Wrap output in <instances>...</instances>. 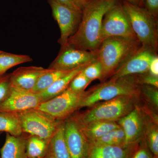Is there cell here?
<instances>
[{"instance_id": "6da1fadb", "label": "cell", "mask_w": 158, "mask_h": 158, "mask_svg": "<svg viewBox=\"0 0 158 158\" xmlns=\"http://www.w3.org/2000/svg\"><path fill=\"white\" fill-rule=\"evenodd\" d=\"M118 0H90L82 9L81 19L76 31L66 46L97 52L102 43L101 31L104 16L116 6Z\"/></svg>"}, {"instance_id": "7a4b0ae2", "label": "cell", "mask_w": 158, "mask_h": 158, "mask_svg": "<svg viewBox=\"0 0 158 158\" xmlns=\"http://www.w3.org/2000/svg\"><path fill=\"white\" fill-rule=\"evenodd\" d=\"M141 46L136 39L112 37L104 40L96 52L102 68L101 81L111 77Z\"/></svg>"}, {"instance_id": "3957f363", "label": "cell", "mask_w": 158, "mask_h": 158, "mask_svg": "<svg viewBox=\"0 0 158 158\" xmlns=\"http://www.w3.org/2000/svg\"><path fill=\"white\" fill-rule=\"evenodd\" d=\"M120 4L141 45L157 52L158 42L156 18L141 6L124 0Z\"/></svg>"}, {"instance_id": "277c9868", "label": "cell", "mask_w": 158, "mask_h": 158, "mask_svg": "<svg viewBox=\"0 0 158 158\" xmlns=\"http://www.w3.org/2000/svg\"><path fill=\"white\" fill-rule=\"evenodd\" d=\"M140 90L135 75L110 80L97 86L91 91H87L82 99L79 109L91 107L98 102L110 100L123 95L136 98Z\"/></svg>"}, {"instance_id": "5b68a950", "label": "cell", "mask_w": 158, "mask_h": 158, "mask_svg": "<svg viewBox=\"0 0 158 158\" xmlns=\"http://www.w3.org/2000/svg\"><path fill=\"white\" fill-rule=\"evenodd\" d=\"M120 96L103 102L93 105L90 110L73 117L79 124L96 121H118L134 110V98Z\"/></svg>"}, {"instance_id": "8992f818", "label": "cell", "mask_w": 158, "mask_h": 158, "mask_svg": "<svg viewBox=\"0 0 158 158\" xmlns=\"http://www.w3.org/2000/svg\"><path fill=\"white\" fill-rule=\"evenodd\" d=\"M17 113L23 134L37 136L49 142L62 122L37 108Z\"/></svg>"}, {"instance_id": "52a82bcc", "label": "cell", "mask_w": 158, "mask_h": 158, "mask_svg": "<svg viewBox=\"0 0 158 158\" xmlns=\"http://www.w3.org/2000/svg\"><path fill=\"white\" fill-rule=\"evenodd\" d=\"M86 93L85 91L75 92L68 88L52 98L40 103L37 109L62 121L79 109Z\"/></svg>"}, {"instance_id": "ba28073f", "label": "cell", "mask_w": 158, "mask_h": 158, "mask_svg": "<svg viewBox=\"0 0 158 158\" xmlns=\"http://www.w3.org/2000/svg\"><path fill=\"white\" fill-rule=\"evenodd\" d=\"M112 37L137 39L120 3H117L110 9L103 19L102 42L104 40Z\"/></svg>"}, {"instance_id": "9c48e42d", "label": "cell", "mask_w": 158, "mask_h": 158, "mask_svg": "<svg viewBox=\"0 0 158 158\" xmlns=\"http://www.w3.org/2000/svg\"><path fill=\"white\" fill-rule=\"evenodd\" d=\"M48 2L60 29V37L58 43L61 48L64 47L77 29L81 19L82 11L70 9L55 0H48Z\"/></svg>"}, {"instance_id": "30bf717a", "label": "cell", "mask_w": 158, "mask_h": 158, "mask_svg": "<svg viewBox=\"0 0 158 158\" xmlns=\"http://www.w3.org/2000/svg\"><path fill=\"white\" fill-rule=\"evenodd\" d=\"M97 59V53L65 46L61 48L56 58L48 69L56 70H71L91 63Z\"/></svg>"}, {"instance_id": "8fae6325", "label": "cell", "mask_w": 158, "mask_h": 158, "mask_svg": "<svg viewBox=\"0 0 158 158\" xmlns=\"http://www.w3.org/2000/svg\"><path fill=\"white\" fill-rule=\"evenodd\" d=\"M156 55V52L152 49L141 46L112 75L110 80L148 72L150 62Z\"/></svg>"}, {"instance_id": "7c38bea8", "label": "cell", "mask_w": 158, "mask_h": 158, "mask_svg": "<svg viewBox=\"0 0 158 158\" xmlns=\"http://www.w3.org/2000/svg\"><path fill=\"white\" fill-rule=\"evenodd\" d=\"M41 102L38 93L22 90L12 86L9 96L0 104V111L20 113L37 108Z\"/></svg>"}, {"instance_id": "4fadbf2b", "label": "cell", "mask_w": 158, "mask_h": 158, "mask_svg": "<svg viewBox=\"0 0 158 158\" xmlns=\"http://www.w3.org/2000/svg\"><path fill=\"white\" fill-rule=\"evenodd\" d=\"M63 122L65 143L72 158H85L89 143L73 116Z\"/></svg>"}, {"instance_id": "5bb4252c", "label": "cell", "mask_w": 158, "mask_h": 158, "mask_svg": "<svg viewBox=\"0 0 158 158\" xmlns=\"http://www.w3.org/2000/svg\"><path fill=\"white\" fill-rule=\"evenodd\" d=\"M49 70L40 66L19 67L10 73L11 85L15 88L31 91L40 77Z\"/></svg>"}, {"instance_id": "9a60e30c", "label": "cell", "mask_w": 158, "mask_h": 158, "mask_svg": "<svg viewBox=\"0 0 158 158\" xmlns=\"http://www.w3.org/2000/svg\"><path fill=\"white\" fill-rule=\"evenodd\" d=\"M137 148V143L120 146L89 144L85 158H130Z\"/></svg>"}, {"instance_id": "2e32d148", "label": "cell", "mask_w": 158, "mask_h": 158, "mask_svg": "<svg viewBox=\"0 0 158 158\" xmlns=\"http://www.w3.org/2000/svg\"><path fill=\"white\" fill-rule=\"evenodd\" d=\"M125 136V145L136 144L142 135L143 123L138 109H134L118 121Z\"/></svg>"}, {"instance_id": "e0dca14e", "label": "cell", "mask_w": 158, "mask_h": 158, "mask_svg": "<svg viewBox=\"0 0 158 158\" xmlns=\"http://www.w3.org/2000/svg\"><path fill=\"white\" fill-rule=\"evenodd\" d=\"M88 64L79 66L70 70L68 73L54 82L48 88L38 93L41 102L52 98L66 90L73 78L82 71Z\"/></svg>"}, {"instance_id": "ac0fdd59", "label": "cell", "mask_w": 158, "mask_h": 158, "mask_svg": "<svg viewBox=\"0 0 158 158\" xmlns=\"http://www.w3.org/2000/svg\"><path fill=\"white\" fill-rule=\"evenodd\" d=\"M27 138L14 136L6 133L5 144L0 149L1 158H27L26 153Z\"/></svg>"}, {"instance_id": "d6986e66", "label": "cell", "mask_w": 158, "mask_h": 158, "mask_svg": "<svg viewBox=\"0 0 158 158\" xmlns=\"http://www.w3.org/2000/svg\"><path fill=\"white\" fill-rule=\"evenodd\" d=\"M77 124L88 143L120 127L116 122L113 121H96L86 124Z\"/></svg>"}, {"instance_id": "ffe728a7", "label": "cell", "mask_w": 158, "mask_h": 158, "mask_svg": "<svg viewBox=\"0 0 158 158\" xmlns=\"http://www.w3.org/2000/svg\"><path fill=\"white\" fill-rule=\"evenodd\" d=\"M46 157L48 158H72L64 138L63 122L51 139Z\"/></svg>"}, {"instance_id": "44dd1931", "label": "cell", "mask_w": 158, "mask_h": 158, "mask_svg": "<svg viewBox=\"0 0 158 158\" xmlns=\"http://www.w3.org/2000/svg\"><path fill=\"white\" fill-rule=\"evenodd\" d=\"M0 132H6L14 136H19L23 132L17 113L0 111Z\"/></svg>"}, {"instance_id": "7402d4cb", "label": "cell", "mask_w": 158, "mask_h": 158, "mask_svg": "<svg viewBox=\"0 0 158 158\" xmlns=\"http://www.w3.org/2000/svg\"><path fill=\"white\" fill-rule=\"evenodd\" d=\"M49 143L37 136H29L26 141L27 157H44L47 154Z\"/></svg>"}, {"instance_id": "603a6c76", "label": "cell", "mask_w": 158, "mask_h": 158, "mask_svg": "<svg viewBox=\"0 0 158 158\" xmlns=\"http://www.w3.org/2000/svg\"><path fill=\"white\" fill-rule=\"evenodd\" d=\"M33 59L28 55L10 53L0 51V76L16 65L31 62Z\"/></svg>"}, {"instance_id": "cb8c5ba5", "label": "cell", "mask_w": 158, "mask_h": 158, "mask_svg": "<svg viewBox=\"0 0 158 158\" xmlns=\"http://www.w3.org/2000/svg\"><path fill=\"white\" fill-rule=\"evenodd\" d=\"M125 136L121 127L109 132L100 138L89 142L93 145H125Z\"/></svg>"}, {"instance_id": "d4e9b609", "label": "cell", "mask_w": 158, "mask_h": 158, "mask_svg": "<svg viewBox=\"0 0 158 158\" xmlns=\"http://www.w3.org/2000/svg\"><path fill=\"white\" fill-rule=\"evenodd\" d=\"M70 71L49 69L48 71L40 77L35 87L31 91L38 93L43 91Z\"/></svg>"}, {"instance_id": "484cf974", "label": "cell", "mask_w": 158, "mask_h": 158, "mask_svg": "<svg viewBox=\"0 0 158 158\" xmlns=\"http://www.w3.org/2000/svg\"><path fill=\"white\" fill-rule=\"evenodd\" d=\"M82 72L91 81L96 79L101 81L102 74L101 64L97 59L87 65L82 70Z\"/></svg>"}, {"instance_id": "4316f807", "label": "cell", "mask_w": 158, "mask_h": 158, "mask_svg": "<svg viewBox=\"0 0 158 158\" xmlns=\"http://www.w3.org/2000/svg\"><path fill=\"white\" fill-rule=\"evenodd\" d=\"M91 82L82 71L73 78L68 88L75 92H83Z\"/></svg>"}, {"instance_id": "83f0119b", "label": "cell", "mask_w": 158, "mask_h": 158, "mask_svg": "<svg viewBox=\"0 0 158 158\" xmlns=\"http://www.w3.org/2000/svg\"><path fill=\"white\" fill-rule=\"evenodd\" d=\"M12 87L10 74L0 76V104L9 96Z\"/></svg>"}, {"instance_id": "f1b7e54d", "label": "cell", "mask_w": 158, "mask_h": 158, "mask_svg": "<svg viewBox=\"0 0 158 158\" xmlns=\"http://www.w3.org/2000/svg\"><path fill=\"white\" fill-rule=\"evenodd\" d=\"M147 145L156 158L158 156V130L157 127L152 128L147 136Z\"/></svg>"}, {"instance_id": "f546056e", "label": "cell", "mask_w": 158, "mask_h": 158, "mask_svg": "<svg viewBox=\"0 0 158 158\" xmlns=\"http://www.w3.org/2000/svg\"><path fill=\"white\" fill-rule=\"evenodd\" d=\"M140 90L143 92L145 98L156 108L158 106V88L150 85H140Z\"/></svg>"}, {"instance_id": "4dcf8cb0", "label": "cell", "mask_w": 158, "mask_h": 158, "mask_svg": "<svg viewBox=\"0 0 158 158\" xmlns=\"http://www.w3.org/2000/svg\"><path fill=\"white\" fill-rule=\"evenodd\" d=\"M135 75L139 85H150L158 88V77L154 76L148 72Z\"/></svg>"}, {"instance_id": "1f68e13d", "label": "cell", "mask_w": 158, "mask_h": 158, "mask_svg": "<svg viewBox=\"0 0 158 158\" xmlns=\"http://www.w3.org/2000/svg\"><path fill=\"white\" fill-rule=\"evenodd\" d=\"M130 158H153V156L147 145H144L137 148Z\"/></svg>"}, {"instance_id": "d6a6232c", "label": "cell", "mask_w": 158, "mask_h": 158, "mask_svg": "<svg viewBox=\"0 0 158 158\" xmlns=\"http://www.w3.org/2000/svg\"><path fill=\"white\" fill-rule=\"evenodd\" d=\"M143 5L148 12L156 18L158 13V0H144Z\"/></svg>"}, {"instance_id": "836d02e7", "label": "cell", "mask_w": 158, "mask_h": 158, "mask_svg": "<svg viewBox=\"0 0 158 158\" xmlns=\"http://www.w3.org/2000/svg\"><path fill=\"white\" fill-rule=\"evenodd\" d=\"M148 72L154 76L158 77V57L157 55H155L150 62Z\"/></svg>"}, {"instance_id": "e575fe53", "label": "cell", "mask_w": 158, "mask_h": 158, "mask_svg": "<svg viewBox=\"0 0 158 158\" xmlns=\"http://www.w3.org/2000/svg\"><path fill=\"white\" fill-rule=\"evenodd\" d=\"M55 1L65 5L67 7L70 8V9H73L76 11H81V12L82 11L81 10L79 9L78 7L75 4L73 0H55Z\"/></svg>"}, {"instance_id": "d590c367", "label": "cell", "mask_w": 158, "mask_h": 158, "mask_svg": "<svg viewBox=\"0 0 158 158\" xmlns=\"http://www.w3.org/2000/svg\"><path fill=\"white\" fill-rule=\"evenodd\" d=\"M75 4L82 11L84 6L88 2L89 0H73Z\"/></svg>"}, {"instance_id": "8d00e7d4", "label": "cell", "mask_w": 158, "mask_h": 158, "mask_svg": "<svg viewBox=\"0 0 158 158\" xmlns=\"http://www.w3.org/2000/svg\"><path fill=\"white\" fill-rule=\"evenodd\" d=\"M89 1H90V0H89ZM124 1H127L129 2L132 3V4H134V5L141 6V0H124Z\"/></svg>"}, {"instance_id": "74e56055", "label": "cell", "mask_w": 158, "mask_h": 158, "mask_svg": "<svg viewBox=\"0 0 158 158\" xmlns=\"http://www.w3.org/2000/svg\"><path fill=\"white\" fill-rule=\"evenodd\" d=\"M144 0H141V6L142 7V6L143 5V2H144Z\"/></svg>"}, {"instance_id": "f35d334b", "label": "cell", "mask_w": 158, "mask_h": 158, "mask_svg": "<svg viewBox=\"0 0 158 158\" xmlns=\"http://www.w3.org/2000/svg\"><path fill=\"white\" fill-rule=\"evenodd\" d=\"M46 158V156L44 157H40V158Z\"/></svg>"}, {"instance_id": "ab89813d", "label": "cell", "mask_w": 158, "mask_h": 158, "mask_svg": "<svg viewBox=\"0 0 158 158\" xmlns=\"http://www.w3.org/2000/svg\"><path fill=\"white\" fill-rule=\"evenodd\" d=\"M2 132H0V135H1V134H2Z\"/></svg>"}, {"instance_id": "60d3db41", "label": "cell", "mask_w": 158, "mask_h": 158, "mask_svg": "<svg viewBox=\"0 0 158 158\" xmlns=\"http://www.w3.org/2000/svg\"><path fill=\"white\" fill-rule=\"evenodd\" d=\"M46 158H48L46 156Z\"/></svg>"}, {"instance_id": "b9f144b4", "label": "cell", "mask_w": 158, "mask_h": 158, "mask_svg": "<svg viewBox=\"0 0 158 158\" xmlns=\"http://www.w3.org/2000/svg\"><path fill=\"white\" fill-rule=\"evenodd\" d=\"M0 51H1V50H0Z\"/></svg>"}]
</instances>
